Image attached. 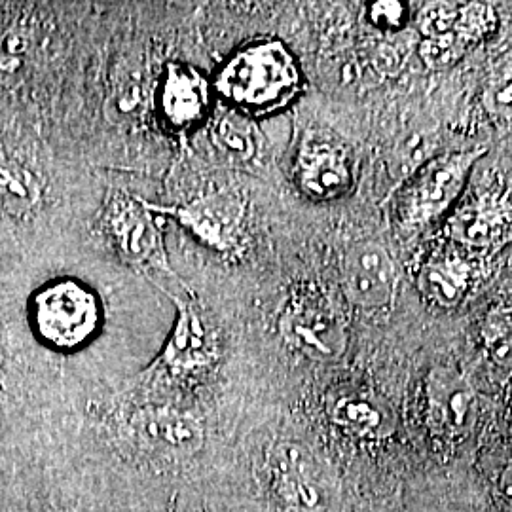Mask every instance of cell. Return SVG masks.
Wrapping results in <instances>:
<instances>
[{"label": "cell", "instance_id": "4fadbf2b", "mask_svg": "<svg viewBox=\"0 0 512 512\" xmlns=\"http://www.w3.org/2000/svg\"><path fill=\"white\" fill-rule=\"evenodd\" d=\"M450 234L473 249H492L512 239V203L480 200L471 203L450 220Z\"/></svg>", "mask_w": 512, "mask_h": 512}, {"label": "cell", "instance_id": "7402d4cb", "mask_svg": "<svg viewBox=\"0 0 512 512\" xmlns=\"http://www.w3.org/2000/svg\"><path fill=\"white\" fill-rule=\"evenodd\" d=\"M499 494L512 507V465L499 476Z\"/></svg>", "mask_w": 512, "mask_h": 512}, {"label": "cell", "instance_id": "277c9868", "mask_svg": "<svg viewBox=\"0 0 512 512\" xmlns=\"http://www.w3.org/2000/svg\"><path fill=\"white\" fill-rule=\"evenodd\" d=\"M147 207L158 217L177 220L184 230L215 251L228 253L239 245L245 220V202L236 188L203 192L181 205L147 202Z\"/></svg>", "mask_w": 512, "mask_h": 512}, {"label": "cell", "instance_id": "6da1fadb", "mask_svg": "<svg viewBox=\"0 0 512 512\" xmlns=\"http://www.w3.org/2000/svg\"><path fill=\"white\" fill-rule=\"evenodd\" d=\"M300 74L291 52L277 40L247 44L220 69L215 88L238 112L270 114L298 92Z\"/></svg>", "mask_w": 512, "mask_h": 512}, {"label": "cell", "instance_id": "ac0fdd59", "mask_svg": "<svg viewBox=\"0 0 512 512\" xmlns=\"http://www.w3.org/2000/svg\"><path fill=\"white\" fill-rule=\"evenodd\" d=\"M482 338L497 363H512V310H495L488 315Z\"/></svg>", "mask_w": 512, "mask_h": 512}, {"label": "cell", "instance_id": "5b68a950", "mask_svg": "<svg viewBox=\"0 0 512 512\" xmlns=\"http://www.w3.org/2000/svg\"><path fill=\"white\" fill-rule=\"evenodd\" d=\"M484 150L446 154L421 169L404 196L403 219L410 226H427L458 200L467 177Z\"/></svg>", "mask_w": 512, "mask_h": 512}, {"label": "cell", "instance_id": "52a82bcc", "mask_svg": "<svg viewBox=\"0 0 512 512\" xmlns=\"http://www.w3.org/2000/svg\"><path fill=\"white\" fill-rule=\"evenodd\" d=\"M281 332L294 348L313 359L332 361L346 349V329L340 315L319 294H298L281 317Z\"/></svg>", "mask_w": 512, "mask_h": 512}, {"label": "cell", "instance_id": "8992f818", "mask_svg": "<svg viewBox=\"0 0 512 512\" xmlns=\"http://www.w3.org/2000/svg\"><path fill=\"white\" fill-rule=\"evenodd\" d=\"M162 291L177 306V321L158 361L148 368V372L160 368L173 376H190L207 370L217 361V340L202 310L184 291H171L165 287Z\"/></svg>", "mask_w": 512, "mask_h": 512}, {"label": "cell", "instance_id": "3957f363", "mask_svg": "<svg viewBox=\"0 0 512 512\" xmlns=\"http://www.w3.org/2000/svg\"><path fill=\"white\" fill-rule=\"evenodd\" d=\"M105 222L116 253L131 268L145 272L148 277H175L167 266L160 224L145 200L131 194L114 196Z\"/></svg>", "mask_w": 512, "mask_h": 512}, {"label": "cell", "instance_id": "8fae6325", "mask_svg": "<svg viewBox=\"0 0 512 512\" xmlns=\"http://www.w3.org/2000/svg\"><path fill=\"white\" fill-rule=\"evenodd\" d=\"M131 425L137 437L147 446L171 456H190L202 446L200 421L179 410L147 408L133 418Z\"/></svg>", "mask_w": 512, "mask_h": 512}, {"label": "cell", "instance_id": "e0dca14e", "mask_svg": "<svg viewBox=\"0 0 512 512\" xmlns=\"http://www.w3.org/2000/svg\"><path fill=\"white\" fill-rule=\"evenodd\" d=\"M298 452L294 448H281L277 458V478L283 497L300 509H313L319 501L315 486L298 467Z\"/></svg>", "mask_w": 512, "mask_h": 512}, {"label": "cell", "instance_id": "7a4b0ae2", "mask_svg": "<svg viewBox=\"0 0 512 512\" xmlns=\"http://www.w3.org/2000/svg\"><path fill=\"white\" fill-rule=\"evenodd\" d=\"M31 317L38 336L57 349L86 344L101 321L97 296L74 279L46 285L33 298Z\"/></svg>", "mask_w": 512, "mask_h": 512}, {"label": "cell", "instance_id": "d6986e66", "mask_svg": "<svg viewBox=\"0 0 512 512\" xmlns=\"http://www.w3.org/2000/svg\"><path fill=\"white\" fill-rule=\"evenodd\" d=\"M482 103L490 114L503 120H512V69L499 74L484 90Z\"/></svg>", "mask_w": 512, "mask_h": 512}, {"label": "cell", "instance_id": "7c38bea8", "mask_svg": "<svg viewBox=\"0 0 512 512\" xmlns=\"http://www.w3.org/2000/svg\"><path fill=\"white\" fill-rule=\"evenodd\" d=\"M160 107L175 129L198 124L209 107V84L192 67L169 65L160 88Z\"/></svg>", "mask_w": 512, "mask_h": 512}, {"label": "cell", "instance_id": "30bf717a", "mask_svg": "<svg viewBox=\"0 0 512 512\" xmlns=\"http://www.w3.org/2000/svg\"><path fill=\"white\" fill-rule=\"evenodd\" d=\"M296 179L302 192L313 200L325 202L340 198L351 184L346 154L334 145L313 141L304 145L296 162Z\"/></svg>", "mask_w": 512, "mask_h": 512}, {"label": "cell", "instance_id": "9a60e30c", "mask_svg": "<svg viewBox=\"0 0 512 512\" xmlns=\"http://www.w3.org/2000/svg\"><path fill=\"white\" fill-rule=\"evenodd\" d=\"M469 287V272L456 260H435L423 266L420 289L440 306H454Z\"/></svg>", "mask_w": 512, "mask_h": 512}, {"label": "cell", "instance_id": "5bb4252c", "mask_svg": "<svg viewBox=\"0 0 512 512\" xmlns=\"http://www.w3.org/2000/svg\"><path fill=\"white\" fill-rule=\"evenodd\" d=\"M332 420L359 437H385L393 431V414L384 404L363 397H344L332 408Z\"/></svg>", "mask_w": 512, "mask_h": 512}, {"label": "cell", "instance_id": "603a6c76", "mask_svg": "<svg viewBox=\"0 0 512 512\" xmlns=\"http://www.w3.org/2000/svg\"><path fill=\"white\" fill-rule=\"evenodd\" d=\"M355 512H399L395 507L382 503V501H368L363 503Z\"/></svg>", "mask_w": 512, "mask_h": 512}, {"label": "cell", "instance_id": "9c48e42d", "mask_svg": "<svg viewBox=\"0 0 512 512\" xmlns=\"http://www.w3.org/2000/svg\"><path fill=\"white\" fill-rule=\"evenodd\" d=\"M429 418L437 433L459 439L471 433L476 420V395L471 382L456 370L437 366L427 378Z\"/></svg>", "mask_w": 512, "mask_h": 512}, {"label": "cell", "instance_id": "2e32d148", "mask_svg": "<svg viewBox=\"0 0 512 512\" xmlns=\"http://www.w3.org/2000/svg\"><path fill=\"white\" fill-rule=\"evenodd\" d=\"M211 141L219 150L220 158L232 164H245L255 158V133L251 124L239 114L219 118L211 129Z\"/></svg>", "mask_w": 512, "mask_h": 512}, {"label": "cell", "instance_id": "44dd1931", "mask_svg": "<svg viewBox=\"0 0 512 512\" xmlns=\"http://www.w3.org/2000/svg\"><path fill=\"white\" fill-rule=\"evenodd\" d=\"M368 16L376 27L385 29V31H393V29H399L403 25L406 10H404V4H401V2L382 0V2H374L370 6Z\"/></svg>", "mask_w": 512, "mask_h": 512}, {"label": "cell", "instance_id": "ffe728a7", "mask_svg": "<svg viewBox=\"0 0 512 512\" xmlns=\"http://www.w3.org/2000/svg\"><path fill=\"white\" fill-rule=\"evenodd\" d=\"M35 202L29 186L16 173L0 165V203L14 211H25Z\"/></svg>", "mask_w": 512, "mask_h": 512}, {"label": "cell", "instance_id": "ba28073f", "mask_svg": "<svg viewBox=\"0 0 512 512\" xmlns=\"http://www.w3.org/2000/svg\"><path fill=\"white\" fill-rule=\"evenodd\" d=\"M342 283L355 306L365 310L384 308L395 296L397 268L384 245L368 239L349 249Z\"/></svg>", "mask_w": 512, "mask_h": 512}]
</instances>
